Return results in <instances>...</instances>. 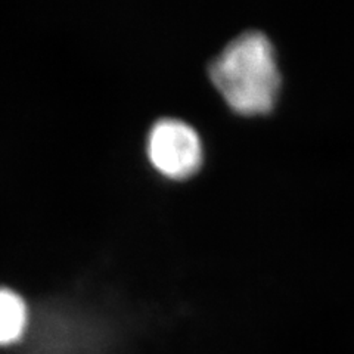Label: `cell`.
<instances>
[{
	"instance_id": "cell-1",
	"label": "cell",
	"mask_w": 354,
	"mask_h": 354,
	"mask_svg": "<svg viewBox=\"0 0 354 354\" xmlns=\"http://www.w3.org/2000/svg\"><path fill=\"white\" fill-rule=\"evenodd\" d=\"M209 75L227 104L242 114L270 109L279 87L273 46L259 31L232 40L212 62Z\"/></svg>"
},
{
	"instance_id": "cell-2",
	"label": "cell",
	"mask_w": 354,
	"mask_h": 354,
	"mask_svg": "<svg viewBox=\"0 0 354 354\" xmlns=\"http://www.w3.org/2000/svg\"><path fill=\"white\" fill-rule=\"evenodd\" d=\"M147 155L153 169L171 179L194 174L203 161V143L186 121L164 117L155 121L147 138Z\"/></svg>"
},
{
	"instance_id": "cell-3",
	"label": "cell",
	"mask_w": 354,
	"mask_h": 354,
	"mask_svg": "<svg viewBox=\"0 0 354 354\" xmlns=\"http://www.w3.org/2000/svg\"><path fill=\"white\" fill-rule=\"evenodd\" d=\"M28 307L17 291L0 286V346L15 344L28 326Z\"/></svg>"
}]
</instances>
